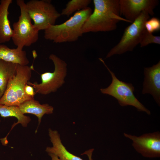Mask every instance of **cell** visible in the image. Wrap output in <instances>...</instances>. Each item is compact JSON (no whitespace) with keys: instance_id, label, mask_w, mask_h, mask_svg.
<instances>
[{"instance_id":"obj_10","label":"cell","mask_w":160,"mask_h":160,"mask_svg":"<svg viewBox=\"0 0 160 160\" xmlns=\"http://www.w3.org/2000/svg\"><path fill=\"white\" fill-rule=\"evenodd\" d=\"M159 3L157 0H119L120 15L131 23L143 11L153 16Z\"/></svg>"},{"instance_id":"obj_5","label":"cell","mask_w":160,"mask_h":160,"mask_svg":"<svg viewBox=\"0 0 160 160\" xmlns=\"http://www.w3.org/2000/svg\"><path fill=\"white\" fill-rule=\"evenodd\" d=\"M150 15L145 11L125 29L119 42L112 48L107 54L106 58L116 55H120L128 51H132L140 44L146 29L145 23L149 19Z\"/></svg>"},{"instance_id":"obj_2","label":"cell","mask_w":160,"mask_h":160,"mask_svg":"<svg viewBox=\"0 0 160 160\" xmlns=\"http://www.w3.org/2000/svg\"><path fill=\"white\" fill-rule=\"evenodd\" d=\"M92 12L88 7L77 11L63 23L51 25L45 30L44 38L57 43L76 41L82 36L83 25Z\"/></svg>"},{"instance_id":"obj_12","label":"cell","mask_w":160,"mask_h":160,"mask_svg":"<svg viewBox=\"0 0 160 160\" xmlns=\"http://www.w3.org/2000/svg\"><path fill=\"white\" fill-rule=\"evenodd\" d=\"M49 135L53 146L47 147L46 151L48 153L54 154L61 160H83L67 150L62 144L57 131L49 129Z\"/></svg>"},{"instance_id":"obj_7","label":"cell","mask_w":160,"mask_h":160,"mask_svg":"<svg viewBox=\"0 0 160 160\" xmlns=\"http://www.w3.org/2000/svg\"><path fill=\"white\" fill-rule=\"evenodd\" d=\"M53 62L55 70L52 72H46L41 75V82L28 81L27 84L33 88L36 93L47 95L56 92L65 83L67 75V64L66 62L54 54L49 56Z\"/></svg>"},{"instance_id":"obj_14","label":"cell","mask_w":160,"mask_h":160,"mask_svg":"<svg viewBox=\"0 0 160 160\" xmlns=\"http://www.w3.org/2000/svg\"><path fill=\"white\" fill-rule=\"evenodd\" d=\"M18 107L23 114H32L36 116L38 119L39 125L43 116L45 114L52 113L54 110L53 107L49 104H41L34 99L26 100Z\"/></svg>"},{"instance_id":"obj_19","label":"cell","mask_w":160,"mask_h":160,"mask_svg":"<svg viewBox=\"0 0 160 160\" xmlns=\"http://www.w3.org/2000/svg\"><path fill=\"white\" fill-rule=\"evenodd\" d=\"M151 43H155L160 44V36L153 35L146 31L143 34L140 43L141 47H145Z\"/></svg>"},{"instance_id":"obj_22","label":"cell","mask_w":160,"mask_h":160,"mask_svg":"<svg viewBox=\"0 0 160 160\" xmlns=\"http://www.w3.org/2000/svg\"><path fill=\"white\" fill-rule=\"evenodd\" d=\"M49 155L51 157L52 160H61L55 154L52 153H48Z\"/></svg>"},{"instance_id":"obj_6","label":"cell","mask_w":160,"mask_h":160,"mask_svg":"<svg viewBox=\"0 0 160 160\" xmlns=\"http://www.w3.org/2000/svg\"><path fill=\"white\" fill-rule=\"evenodd\" d=\"M99 60L102 62L110 73L112 81L110 85L105 88L100 89L102 93L111 95L116 99L122 106L131 105L135 107L138 111L150 114L149 110L146 108L135 97L134 94V87L131 83L120 81L116 76L101 58Z\"/></svg>"},{"instance_id":"obj_17","label":"cell","mask_w":160,"mask_h":160,"mask_svg":"<svg viewBox=\"0 0 160 160\" xmlns=\"http://www.w3.org/2000/svg\"><path fill=\"white\" fill-rule=\"evenodd\" d=\"M17 65L0 60V98L3 95L9 80L15 74Z\"/></svg>"},{"instance_id":"obj_16","label":"cell","mask_w":160,"mask_h":160,"mask_svg":"<svg viewBox=\"0 0 160 160\" xmlns=\"http://www.w3.org/2000/svg\"><path fill=\"white\" fill-rule=\"evenodd\" d=\"M0 115L4 117H15L17 119V121L14 123L11 130L16 125L20 124L24 127L27 126L31 121L30 118L23 114L17 106H8L0 104Z\"/></svg>"},{"instance_id":"obj_4","label":"cell","mask_w":160,"mask_h":160,"mask_svg":"<svg viewBox=\"0 0 160 160\" xmlns=\"http://www.w3.org/2000/svg\"><path fill=\"white\" fill-rule=\"evenodd\" d=\"M16 3L20 8V15L18 21L13 24L12 39L17 48L23 49L24 47H29L37 41L39 31L31 23L24 1L17 0Z\"/></svg>"},{"instance_id":"obj_13","label":"cell","mask_w":160,"mask_h":160,"mask_svg":"<svg viewBox=\"0 0 160 160\" xmlns=\"http://www.w3.org/2000/svg\"><path fill=\"white\" fill-rule=\"evenodd\" d=\"M12 0L0 1V44L8 42L12 39L13 30L8 18L9 8Z\"/></svg>"},{"instance_id":"obj_3","label":"cell","mask_w":160,"mask_h":160,"mask_svg":"<svg viewBox=\"0 0 160 160\" xmlns=\"http://www.w3.org/2000/svg\"><path fill=\"white\" fill-rule=\"evenodd\" d=\"M33 66L17 64L15 74L9 80L5 91L0 98V104L19 106L25 101L33 99L25 93L24 88L31 76Z\"/></svg>"},{"instance_id":"obj_23","label":"cell","mask_w":160,"mask_h":160,"mask_svg":"<svg viewBox=\"0 0 160 160\" xmlns=\"http://www.w3.org/2000/svg\"><path fill=\"white\" fill-rule=\"evenodd\" d=\"M0 121H1V120H0Z\"/></svg>"},{"instance_id":"obj_1","label":"cell","mask_w":160,"mask_h":160,"mask_svg":"<svg viewBox=\"0 0 160 160\" xmlns=\"http://www.w3.org/2000/svg\"><path fill=\"white\" fill-rule=\"evenodd\" d=\"M93 2L94 9L83 25V33L111 31L120 21L129 23L120 15L119 0H93Z\"/></svg>"},{"instance_id":"obj_15","label":"cell","mask_w":160,"mask_h":160,"mask_svg":"<svg viewBox=\"0 0 160 160\" xmlns=\"http://www.w3.org/2000/svg\"><path fill=\"white\" fill-rule=\"evenodd\" d=\"M0 60L23 65H27L29 62L25 50L17 48H10L0 44Z\"/></svg>"},{"instance_id":"obj_21","label":"cell","mask_w":160,"mask_h":160,"mask_svg":"<svg viewBox=\"0 0 160 160\" xmlns=\"http://www.w3.org/2000/svg\"><path fill=\"white\" fill-rule=\"evenodd\" d=\"M24 91L27 95L31 98H34L36 93L32 86L27 84L25 87Z\"/></svg>"},{"instance_id":"obj_9","label":"cell","mask_w":160,"mask_h":160,"mask_svg":"<svg viewBox=\"0 0 160 160\" xmlns=\"http://www.w3.org/2000/svg\"><path fill=\"white\" fill-rule=\"evenodd\" d=\"M124 136L132 140L135 150L146 158L160 156V133L156 132L146 133L139 136L124 133Z\"/></svg>"},{"instance_id":"obj_18","label":"cell","mask_w":160,"mask_h":160,"mask_svg":"<svg viewBox=\"0 0 160 160\" xmlns=\"http://www.w3.org/2000/svg\"><path fill=\"white\" fill-rule=\"evenodd\" d=\"M91 1L90 0H72L69 1L63 9L61 15L69 17L73 13L85 9Z\"/></svg>"},{"instance_id":"obj_8","label":"cell","mask_w":160,"mask_h":160,"mask_svg":"<svg viewBox=\"0 0 160 160\" xmlns=\"http://www.w3.org/2000/svg\"><path fill=\"white\" fill-rule=\"evenodd\" d=\"M26 7L33 25L39 31L55 25L61 15L49 0H31L25 3Z\"/></svg>"},{"instance_id":"obj_11","label":"cell","mask_w":160,"mask_h":160,"mask_svg":"<svg viewBox=\"0 0 160 160\" xmlns=\"http://www.w3.org/2000/svg\"><path fill=\"white\" fill-rule=\"evenodd\" d=\"M143 94L149 93L159 105L160 104V61L152 67L144 69Z\"/></svg>"},{"instance_id":"obj_20","label":"cell","mask_w":160,"mask_h":160,"mask_svg":"<svg viewBox=\"0 0 160 160\" xmlns=\"http://www.w3.org/2000/svg\"><path fill=\"white\" fill-rule=\"evenodd\" d=\"M145 27L146 31L150 33L158 31L160 29V20L155 17L149 19L145 23Z\"/></svg>"}]
</instances>
